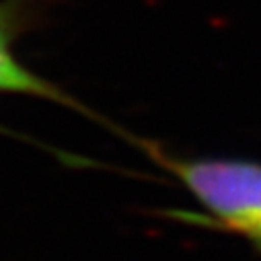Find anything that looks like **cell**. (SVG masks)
<instances>
[{"mask_svg":"<svg viewBox=\"0 0 261 261\" xmlns=\"http://www.w3.org/2000/svg\"><path fill=\"white\" fill-rule=\"evenodd\" d=\"M154 159L226 228L261 243V165L161 152H154Z\"/></svg>","mask_w":261,"mask_h":261,"instance_id":"cell-1","label":"cell"},{"mask_svg":"<svg viewBox=\"0 0 261 261\" xmlns=\"http://www.w3.org/2000/svg\"><path fill=\"white\" fill-rule=\"evenodd\" d=\"M11 9L9 5H0V93H19V95H33L41 99L66 101L54 85L31 72L27 66L17 60L11 47Z\"/></svg>","mask_w":261,"mask_h":261,"instance_id":"cell-2","label":"cell"}]
</instances>
